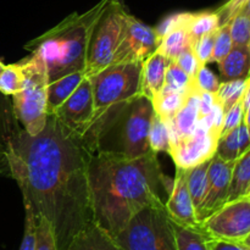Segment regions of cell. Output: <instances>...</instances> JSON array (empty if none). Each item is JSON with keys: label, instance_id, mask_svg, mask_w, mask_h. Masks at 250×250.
<instances>
[{"label": "cell", "instance_id": "obj_1", "mask_svg": "<svg viewBox=\"0 0 250 250\" xmlns=\"http://www.w3.org/2000/svg\"><path fill=\"white\" fill-rule=\"evenodd\" d=\"M92 153L84 139L66 128L54 114L43 131L27 133L21 125L7 151L9 177L20 187L23 204L50 222L59 250L94 222L88 164Z\"/></svg>", "mask_w": 250, "mask_h": 250}, {"label": "cell", "instance_id": "obj_2", "mask_svg": "<svg viewBox=\"0 0 250 250\" xmlns=\"http://www.w3.org/2000/svg\"><path fill=\"white\" fill-rule=\"evenodd\" d=\"M163 176L154 151L133 159L92 153L88 183L95 224L116 237L142 209L165 205Z\"/></svg>", "mask_w": 250, "mask_h": 250}, {"label": "cell", "instance_id": "obj_3", "mask_svg": "<svg viewBox=\"0 0 250 250\" xmlns=\"http://www.w3.org/2000/svg\"><path fill=\"white\" fill-rule=\"evenodd\" d=\"M109 0H100L83 14L73 12L55 27L28 42L24 49L44 62L49 83L76 71H84L93 27Z\"/></svg>", "mask_w": 250, "mask_h": 250}, {"label": "cell", "instance_id": "obj_4", "mask_svg": "<svg viewBox=\"0 0 250 250\" xmlns=\"http://www.w3.org/2000/svg\"><path fill=\"white\" fill-rule=\"evenodd\" d=\"M154 109L144 95L107 112L82 137L90 153L138 158L151 151L149 128Z\"/></svg>", "mask_w": 250, "mask_h": 250}, {"label": "cell", "instance_id": "obj_5", "mask_svg": "<svg viewBox=\"0 0 250 250\" xmlns=\"http://www.w3.org/2000/svg\"><path fill=\"white\" fill-rule=\"evenodd\" d=\"M142 63L110 65L89 77L93 93V117L88 129L111 110L141 94ZM87 129V131H88Z\"/></svg>", "mask_w": 250, "mask_h": 250}, {"label": "cell", "instance_id": "obj_6", "mask_svg": "<svg viewBox=\"0 0 250 250\" xmlns=\"http://www.w3.org/2000/svg\"><path fill=\"white\" fill-rule=\"evenodd\" d=\"M20 62L23 68V84L21 90L11 97L12 109L22 128L36 136L43 131L48 119V73L43 61L33 54Z\"/></svg>", "mask_w": 250, "mask_h": 250}, {"label": "cell", "instance_id": "obj_7", "mask_svg": "<svg viewBox=\"0 0 250 250\" xmlns=\"http://www.w3.org/2000/svg\"><path fill=\"white\" fill-rule=\"evenodd\" d=\"M114 238L125 250H178L165 205L142 209Z\"/></svg>", "mask_w": 250, "mask_h": 250}, {"label": "cell", "instance_id": "obj_8", "mask_svg": "<svg viewBox=\"0 0 250 250\" xmlns=\"http://www.w3.org/2000/svg\"><path fill=\"white\" fill-rule=\"evenodd\" d=\"M127 12L122 0H109L104 11L97 20L88 42L85 55L84 75L87 78L111 65Z\"/></svg>", "mask_w": 250, "mask_h": 250}, {"label": "cell", "instance_id": "obj_9", "mask_svg": "<svg viewBox=\"0 0 250 250\" xmlns=\"http://www.w3.org/2000/svg\"><path fill=\"white\" fill-rule=\"evenodd\" d=\"M159 46L155 28L146 24L127 12L122 27L121 38L112 58L111 65L119 63H143Z\"/></svg>", "mask_w": 250, "mask_h": 250}, {"label": "cell", "instance_id": "obj_10", "mask_svg": "<svg viewBox=\"0 0 250 250\" xmlns=\"http://www.w3.org/2000/svg\"><path fill=\"white\" fill-rule=\"evenodd\" d=\"M211 238L243 242L250 234V198L226 203L202 224Z\"/></svg>", "mask_w": 250, "mask_h": 250}, {"label": "cell", "instance_id": "obj_11", "mask_svg": "<svg viewBox=\"0 0 250 250\" xmlns=\"http://www.w3.org/2000/svg\"><path fill=\"white\" fill-rule=\"evenodd\" d=\"M219 138V132L200 120L194 132L180 137L170 144L168 154L176 167L192 168L215 155Z\"/></svg>", "mask_w": 250, "mask_h": 250}, {"label": "cell", "instance_id": "obj_12", "mask_svg": "<svg viewBox=\"0 0 250 250\" xmlns=\"http://www.w3.org/2000/svg\"><path fill=\"white\" fill-rule=\"evenodd\" d=\"M236 161H225L215 154L208 170V185L204 199L197 211L200 225L229 202L232 171Z\"/></svg>", "mask_w": 250, "mask_h": 250}, {"label": "cell", "instance_id": "obj_13", "mask_svg": "<svg viewBox=\"0 0 250 250\" xmlns=\"http://www.w3.org/2000/svg\"><path fill=\"white\" fill-rule=\"evenodd\" d=\"M59 121L76 133L83 137L93 117V93L89 78L85 77L77 89L54 111Z\"/></svg>", "mask_w": 250, "mask_h": 250}, {"label": "cell", "instance_id": "obj_14", "mask_svg": "<svg viewBox=\"0 0 250 250\" xmlns=\"http://www.w3.org/2000/svg\"><path fill=\"white\" fill-rule=\"evenodd\" d=\"M187 171L188 168L176 167L173 187L168 194L167 202L165 203V209L170 219L175 224L199 229L203 227L198 222L192 198H190L189 190H188Z\"/></svg>", "mask_w": 250, "mask_h": 250}, {"label": "cell", "instance_id": "obj_15", "mask_svg": "<svg viewBox=\"0 0 250 250\" xmlns=\"http://www.w3.org/2000/svg\"><path fill=\"white\" fill-rule=\"evenodd\" d=\"M171 62L170 59L155 50L142 63L141 94L150 102L163 90L166 71Z\"/></svg>", "mask_w": 250, "mask_h": 250}, {"label": "cell", "instance_id": "obj_16", "mask_svg": "<svg viewBox=\"0 0 250 250\" xmlns=\"http://www.w3.org/2000/svg\"><path fill=\"white\" fill-rule=\"evenodd\" d=\"M19 126L12 109V100L9 95L0 93V175L9 176L7 151L12 136Z\"/></svg>", "mask_w": 250, "mask_h": 250}, {"label": "cell", "instance_id": "obj_17", "mask_svg": "<svg viewBox=\"0 0 250 250\" xmlns=\"http://www.w3.org/2000/svg\"><path fill=\"white\" fill-rule=\"evenodd\" d=\"M200 120L202 117L199 112V93L194 92L188 97L177 115L170 121H166L170 131L171 143L180 137L188 136L194 132Z\"/></svg>", "mask_w": 250, "mask_h": 250}, {"label": "cell", "instance_id": "obj_18", "mask_svg": "<svg viewBox=\"0 0 250 250\" xmlns=\"http://www.w3.org/2000/svg\"><path fill=\"white\" fill-rule=\"evenodd\" d=\"M66 250H125L95 222L90 224L71 241Z\"/></svg>", "mask_w": 250, "mask_h": 250}, {"label": "cell", "instance_id": "obj_19", "mask_svg": "<svg viewBox=\"0 0 250 250\" xmlns=\"http://www.w3.org/2000/svg\"><path fill=\"white\" fill-rule=\"evenodd\" d=\"M250 148V133L242 122L236 128L222 134L217 141L216 154L225 161H236Z\"/></svg>", "mask_w": 250, "mask_h": 250}, {"label": "cell", "instance_id": "obj_20", "mask_svg": "<svg viewBox=\"0 0 250 250\" xmlns=\"http://www.w3.org/2000/svg\"><path fill=\"white\" fill-rule=\"evenodd\" d=\"M219 65L222 82L250 77V46H232Z\"/></svg>", "mask_w": 250, "mask_h": 250}, {"label": "cell", "instance_id": "obj_21", "mask_svg": "<svg viewBox=\"0 0 250 250\" xmlns=\"http://www.w3.org/2000/svg\"><path fill=\"white\" fill-rule=\"evenodd\" d=\"M85 78L84 71H76L50 82L46 88V106L48 115L54 114L56 109L77 89Z\"/></svg>", "mask_w": 250, "mask_h": 250}, {"label": "cell", "instance_id": "obj_22", "mask_svg": "<svg viewBox=\"0 0 250 250\" xmlns=\"http://www.w3.org/2000/svg\"><path fill=\"white\" fill-rule=\"evenodd\" d=\"M188 21H189V19H188ZM188 21L175 27L172 31L166 33L159 41V46L156 50L167 59H170L171 61H175L180 56V54H182L186 49L192 46V38H190L187 26Z\"/></svg>", "mask_w": 250, "mask_h": 250}, {"label": "cell", "instance_id": "obj_23", "mask_svg": "<svg viewBox=\"0 0 250 250\" xmlns=\"http://www.w3.org/2000/svg\"><path fill=\"white\" fill-rule=\"evenodd\" d=\"M250 192V148L234 163L229 202L248 197ZM227 202V203H229Z\"/></svg>", "mask_w": 250, "mask_h": 250}, {"label": "cell", "instance_id": "obj_24", "mask_svg": "<svg viewBox=\"0 0 250 250\" xmlns=\"http://www.w3.org/2000/svg\"><path fill=\"white\" fill-rule=\"evenodd\" d=\"M192 93L185 92H172V90H161L153 100V109L155 114H158L165 121H170L177 115V112L182 109L186 100L188 99Z\"/></svg>", "mask_w": 250, "mask_h": 250}, {"label": "cell", "instance_id": "obj_25", "mask_svg": "<svg viewBox=\"0 0 250 250\" xmlns=\"http://www.w3.org/2000/svg\"><path fill=\"white\" fill-rule=\"evenodd\" d=\"M210 161H211V159L194 166V167L188 168L187 171V186L190 198H192L195 215H197V211L202 205L205 192H207L208 170H209Z\"/></svg>", "mask_w": 250, "mask_h": 250}, {"label": "cell", "instance_id": "obj_26", "mask_svg": "<svg viewBox=\"0 0 250 250\" xmlns=\"http://www.w3.org/2000/svg\"><path fill=\"white\" fill-rule=\"evenodd\" d=\"M178 250H210L208 246V236L203 229H190L181 226L172 221Z\"/></svg>", "mask_w": 250, "mask_h": 250}, {"label": "cell", "instance_id": "obj_27", "mask_svg": "<svg viewBox=\"0 0 250 250\" xmlns=\"http://www.w3.org/2000/svg\"><path fill=\"white\" fill-rule=\"evenodd\" d=\"M187 26L193 44L200 37L219 29L220 17L216 11L190 12V17Z\"/></svg>", "mask_w": 250, "mask_h": 250}, {"label": "cell", "instance_id": "obj_28", "mask_svg": "<svg viewBox=\"0 0 250 250\" xmlns=\"http://www.w3.org/2000/svg\"><path fill=\"white\" fill-rule=\"evenodd\" d=\"M247 84H248V78L221 82L219 90L215 93V98L216 102L221 105L224 114L244 97Z\"/></svg>", "mask_w": 250, "mask_h": 250}, {"label": "cell", "instance_id": "obj_29", "mask_svg": "<svg viewBox=\"0 0 250 250\" xmlns=\"http://www.w3.org/2000/svg\"><path fill=\"white\" fill-rule=\"evenodd\" d=\"M171 144L170 131L167 122L154 112L149 128V146L154 153L166 151L168 153Z\"/></svg>", "mask_w": 250, "mask_h": 250}, {"label": "cell", "instance_id": "obj_30", "mask_svg": "<svg viewBox=\"0 0 250 250\" xmlns=\"http://www.w3.org/2000/svg\"><path fill=\"white\" fill-rule=\"evenodd\" d=\"M23 84V68L21 62L5 65L0 73V93L12 97L20 92Z\"/></svg>", "mask_w": 250, "mask_h": 250}, {"label": "cell", "instance_id": "obj_31", "mask_svg": "<svg viewBox=\"0 0 250 250\" xmlns=\"http://www.w3.org/2000/svg\"><path fill=\"white\" fill-rule=\"evenodd\" d=\"M163 90H172V92H195L193 87V80L175 62L170 63L165 76ZM198 93V92H197Z\"/></svg>", "mask_w": 250, "mask_h": 250}, {"label": "cell", "instance_id": "obj_32", "mask_svg": "<svg viewBox=\"0 0 250 250\" xmlns=\"http://www.w3.org/2000/svg\"><path fill=\"white\" fill-rule=\"evenodd\" d=\"M229 24L233 45L250 46V16L244 12H238Z\"/></svg>", "mask_w": 250, "mask_h": 250}, {"label": "cell", "instance_id": "obj_33", "mask_svg": "<svg viewBox=\"0 0 250 250\" xmlns=\"http://www.w3.org/2000/svg\"><path fill=\"white\" fill-rule=\"evenodd\" d=\"M36 250H59L50 222L45 217H37Z\"/></svg>", "mask_w": 250, "mask_h": 250}, {"label": "cell", "instance_id": "obj_34", "mask_svg": "<svg viewBox=\"0 0 250 250\" xmlns=\"http://www.w3.org/2000/svg\"><path fill=\"white\" fill-rule=\"evenodd\" d=\"M220 80L217 76L208 67L207 65H202L200 68L198 70L197 75L193 78V87H194L195 92H208V93H215L219 90Z\"/></svg>", "mask_w": 250, "mask_h": 250}, {"label": "cell", "instance_id": "obj_35", "mask_svg": "<svg viewBox=\"0 0 250 250\" xmlns=\"http://www.w3.org/2000/svg\"><path fill=\"white\" fill-rule=\"evenodd\" d=\"M232 46H233V43H232L231 32H229V24H222V26L219 27L216 32L214 51H212L210 62H220L231 51Z\"/></svg>", "mask_w": 250, "mask_h": 250}, {"label": "cell", "instance_id": "obj_36", "mask_svg": "<svg viewBox=\"0 0 250 250\" xmlns=\"http://www.w3.org/2000/svg\"><path fill=\"white\" fill-rule=\"evenodd\" d=\"M24 205V231L19 250H36L37 219L33 210L28 204Z\"/></svg>", "mask_w": 250, "mask_h": 250}, {"label": "cell", "instance_id": "obj_37", "mask_svg": "<svg viewBox=\"0 0 250 250\" xmlns=\"http://www.w3.org/2000/svg\"><path fill=\"white\" fill-rule=\"evenodd\" d=\"M216 31L211 32V33H208L205 36L200 37L199 39L194 42L192 44V48L194 50L195 55L199 59L200 62L203 65H207L211 60L212 51H214V44H215V38H216Z\"/></svg>", "mask_w": 250, "mask_h": 250}, {"label": "cell", "instance_id": "obj_38", "mask_svg": "<svg viewBox=\"0 0 250 250\" xmlns=\"http://www.w3.org/2000/svg\"><path fill=\"white\" fill-rule=\"evenodd\" d=\"M244 98V97H243ZM243 98L239 100L238 103L233 105L231 109L227 112H225L224 115V121H222V127H221V133H220V137L222 134L227 133L231 129L236 128L237 126L244 122V104H243Z\"/></svg>", "mask_w": 250, "mask_h": 250}, {"label": "cell", "instance_id": "obj_39", "mask_svg": "<svg viewBox=\"0 0 250 250\" xmlns=\"http://www.w3.org/2000/svg\"><path fill=\"white\" fill-rule=\"evenodd\" d=\"M175 62L177 63V65L180 66V67L182 68V70L185 71V72L192 78V80L195 77V75H197L200 66L203 65V63L199 61V59L197 58V55H195L192 46L186 49L182 54H180V56L176 59Z\"/></svg>", "mask_w": 250, "mask_h": 250}, {"label": "cell", "instance_id": "obj_40", "mask_svg": "<svg viewBox=\"0 0 250 250\" xmlns=\"http://www.w3.org/2000/svg\"><path fill=\"white\" fill-rule=\"evenodd\" d=\"M189 16H190V12H177V14H172L170 15V16L166 17V19H164L155 28L156 34H158L159 37V41H160L166 33L172 31L175 27L187 22L188 19H189Z\"/></svg>", "mask_w": 250, "mask_h": 250}, {"label": "cell", "instance_id": "obj_41", "mask_svg": "<svg viewBox=\"0 0 250 250\" xmlns=\"http://www.w3.org/2000/svg\"><path fill=\"white\" fill-rule=\"evenodd\" d=\"M247 1L248 0H229L222 6H220L216 10L217 15L220 17V26L229 23L241 11V9L244 6Z\"/></svg>", "mask_w": 250, "mask_h": 250}, {"label": "cell", "instance_id": "obj_42", "mask_svg": "<svg viewBox=\"0 0 250 250\" xmlns=\"http://www.w3.org/2000/svg\"><path fill=\"white\" fill-rule=\"evenodd\" d=\"M208 246L210 250H250L249 247H247L242 242L211 238V237L208 239Z\"/></svg>", "mask_w": 250, "mask_h": 250}, {"label": "cell", "instance_id": "obj_43", "mask_svg": "<svg viewBox=\"0 0 250 250\" xmlns=\"http://www.w3.org/2000/svg\"><path fill=\"white\" fill-rule=\"evenodd\" d=\"M215 104H216V99H215V94L208 92H200L199 93V112L200 117H205L212 111Z\"/></svg>", "mask_w": 250, "mask_h": 250}, {"label": "cell", "instance_id": "obj_44", "mask_svg": "<svg viewBox=\"0 0 250 250\" xmlns=\"http://www.w3.org/2000/svg\"><path fill=\"white\" fill-rule=\"evenodd\" d=\"M244 124H246L247 128H248L249 133H250V109H248L244 114Z\"/></svg>", "mask_w": 250, "mask_h": 250}, {"label": "cell", "instance_id": "obj_45", "mask_svg": "<svg viewBox=\"0 0 250 250\" xmlns=\"http://www.w3.org/2000/svg\"><path fill=\"white\" fill-rule=\"evenodd\" d=\"M239 12H244V14H247L248 16H250V0H248V1L244 4V6L242 7L241 11H239Z\"/></svg>", "mask_w": 250, "mask_h": 250}, {"label": "cell", "instance_id": "obj_46", "mask_svg": "<svg viewBox=\"0 0 250 250\" xmlns=\"http://www.w3.org/2000/svg\"><path fill=\"white\" fill-rule=\"evenodd\" d=\"M242 243H244V244H250V234H249L248 237H247L246 239H244L243 242H242Z\"/></svg>", "mask_w": 250, "mask_h": 250}, {"label": "cell", "instance_id": "obj_47", "mask_svg": "<svg viewBox=\"0 0 250 250\" xmlns=\"http://www.w3.org/2000/svg\"><path fill=\"white\" fill-rule=\"evenodd\" d=\"M4 67H5V63L2 62L1 60H0V73L2 72V70H4Z\"/></svg>", "mask_w": 250, "mask_h": 250}, {"label": "cell", "instance_id": "obj_48", "mask_svg": "<svg viewBox=\"0 0 250 250\" xmlns=\"http://www.w3.org/2000/svg\"><path fill=\"white\" fill-rule=\"evenodd\" d=\"M243 244H244V243H243ZM246 246H247V247H249V248H250V244H246Z\"/></svg>", "mask_w": 250, "mask_h": 250}, {"label": "cell", "instance_id": "obj_49", "mask_svg": "<svg viewBox=\"0 0 250 250\" xmlns=\"http://www.w3.org/2000/svg\"><path fill=\"white\" fill-rule=\"evenodd\" d=\"M248 197H249V198H250V192H249V195H248Z\"/></svg>", "mask_w": 250, "mask_h": 250}]
</instances>
